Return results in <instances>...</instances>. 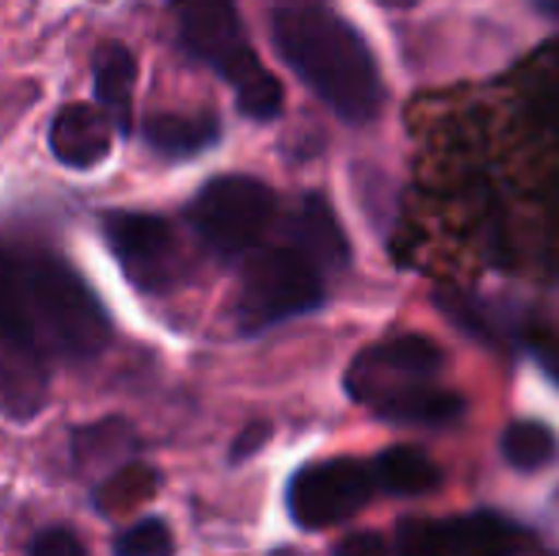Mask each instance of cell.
I'll return each instance as SVG.
<instances>
[{"label":"cell","instance_id":"obj_1","mask_svg":"<svg viewBox=\"0 0 559 556\" xmlns=\"http://www.w3.org/2000/svg\"><path fill=\"white\" fill-rule=\"evenodd\" d=\"M271 35L282 61L346 122H369L381 111L384 84L361 35L320 4L274 8Z\"/></svg>","mask_w":559,"mask_h":556},{"label":"cell","instance_id":"obj_2","mask_svg":"<svg viewBox=\"0 0 559 556\" xmlns=\"http://www.w3.org/2000/svg\"><path fill=\"white\" fill-rule=\"evenodd\" d=\"M15 271H20L31 328L46 355L92 358L107 347V335H111L107 312L99 309V297L73 275V268L53 256L15 252Z\"/></svg>","mask_w":559,"mask_h":556},{"label":"cell","instance_id":"obj_3","mask_svg":"<svg viewBox=\"0 0 559 556\" xmlns=\"http://www.w3.org/2000/svg\"><path fill=\"white\" fill-rule=\"evenodd\" d=\"M46 404V351L23 305L15 252H0V412L31 419Z\"/></svg>","mask_w":559,"mask_h":556},{"label":"cell","instance_id":"obj_4","mask_svg":"<svg viewBox=\"0 0 559 556\" xmlns=\"http://www.w3.org/2000/svg\"><path fill=\"white\" fill-rule=\"evenodd\" d=\"M324 297V279L320 268L301 256L294 245L282 248H259L243 263L240 279V297H236V309H240V324L248 332L266 324H278L297 312H309Z\"/></svg>","mask_w":559,"mask_h":556},{"label":"cell","instance_id":"obj_5","mask_svg":"<svg viewBox=\"0 0 559 556\" xmlns=\"http://www.w3.org/2000/svg\"><path fill=\"white\" fill-rule=\"evenodd\" d=\"M274 222V191L251 176H217L191 202V225L214 252L240 256Z\"/></svg>","mask_w":559,"mask_h":556},{"label":"cell","instance_id":"obj_6","mask_svg":"<svg viewBox=\"0 0 559 556\" xmlns=\"http://www.w3.org/2000/svg\"><path fill=\"white\" fill-rule=\"evenodd\" d=\"M442 366V351L423 335H396V340L369 347L354 358L346 374V389L358 404L381 409L384 401L407 393L415 386H427Z\"/></svg>","mask_w":559,"mask_h":556},{"label":"cell","instance_id":"obj_7","mask_svg":"<svg viewBox=\"0 0 559 556\" xmlns=\"http://www.w3.org/2000/svg\"><path fill=\"white\" fill-rule=\"evenodd\" d=\"M369 496H373V476L366 465L346 458L320 461V465H305L289 481V514L297 527L324 530L361 511Z\"/></svg>","mask_w":559,"mask_h":556},{"label":"cell","instance_id":"obj_8","mask_svg":"<svg viewBox=\"0 0 559 556\" xmlns=\"http://www.w3.org/2000/svg\"><path fill=\"white\" fill-rule=\"evenodd\" d=\"M104 237L118 268L138 289L160 294L179 279V240L171 225L156 214H107Z\"/></svg>","mask_w":559,"mask_h":556},{"label":"cell","instance_id":"obj_9","mask_svg":"<svg viewBox=\"0 0 559 556\" xmlns=\"http://www.w3.org/2000/svg\"><path fill=\"white\" fill-rule=\"evenodd\" d=\"M176 20H179V38H183L187 50L194 58L210 61L222 76L251 50L243 43L240 15L228 4H183L176 12Z\"/></svg>","mask_w":559,"mask_h":556},{"label":"cell","instance_id":"obj_10","mask_svg":"<svg viewBox=\"0 0 559 556\" xmlns=\"http://www.w3.org/2000/svg\"><path fill=\"white\" fill-rule=\"evenodd\" d=\"M50 149L69 168H92V164H99L111 153V122L96 107L69 104L53 115Z\"/></svg>","mask_w":559,"mask_h":556},{"label":"cell","instance_id":"obj_11","mask_svg":"<svg viewBox=\"0 0 559 556\" xmlns=\"http://www.w3.org/2000/svg\"><path fill=\"white\" fill-rule=\"evenodd\" d=\"M289 237H294L297 252L309 256L317 268H343V263L350 260V248H346L343 229H338L332 206H328L320 194L301 199L294 222H289Z\"/></svg>","mask_w":559,"mask_h":556},{"label":"cell","instance_id":"obj_12","mask_svg":"<svg viewBox=\"0 0 559 556\" xmlns=\"http://www.w3.org/2000/svg\"><path fill=\"white\" fill-rule=\"evenodd\" d=\"M522 534L502 514H461L445 522V556H514Z\"/></svg>","mask_w":559,"mask_h":556},{"label":"cell","instance_id":"obj_13","mask_svg":"<svg viewBox=\"0 0 559 556\" xmlns=\"http://www.w3.org/2000/svg\"><path fill=\"white\" fill-rule=\"evenodd\" d=\"M133 84H138V61L122 43H104L96 50V96L99 104L111 111L115 127L130 130V104H133Z\"/></svg>","mask_w":559,"mask_h":556},{"label":"cell","instance_id":"obj_14","mask_svg":"<svg viewBox=\"0 0 559 556\" xmlns=\"http://www.w3.org/2000/svg\"><path fill=\"white\" fill-rule=\"evenodd\" d=\"M145 138L168 156H194L217 141L214 115H153L145 122Z\"/></svg>","mask_w":559,"mask_h":556},{"label":"cell","instance_id":"obj_15","mask_svg":"<svg viewBox=\"0 0 559 556\" xmlns=\"http://www.w3.org/2000/svg\"><path fill=\"white\" fill-rule=\"evenodd\" d=\"M377 476L389 492L396 496H427V492L438 488L442 473L438 465L427 458V450L419 446H389L377 461Z\"/></svg>","mask_w":559,"mask_h":556},{"label":"cell","instance_id":"obj_16","mask_svg":"<svg viewBox=\"0 0 559 556\" xmlns=\"http://www.w3.org/2000/svg\"><path fill=\"white\" fill-rule=\"evenodd\" d=\"M225 81L236 88V104L251 119H274L282 111V84L274 81V73H266L263 61L255 58V50L243 54L225 73Z\"/></svg>","mask_w":559,"mask_h":556},{"label":"cell","instance_id":"obj_17","mask_svg":"<svg viewBox=\"0 0 559 556\" xmlns=\"http://www.w3.org/2000/svg\"><path fill=\"white\" fill-rule=\"evenodd\" d=\"M464 412V401L456 393H449V389H438L435 381H427V386H415L407 389V393L392 397V401H384L381 409H377V416L381 419H396V423H449L456 419Z\"/></svg>","mask_w":559,"mask_h":556},{"label":"cell","instance_id":"obj_18","mask_svg":"<svg viewBox=\"0 0 559 556\" xmlns=\"http://www.w3.org/2000/svg\"><path fill=\"white\" fill-rule=\"evenodd\" d=\"M138 450V438H133L130 423L122 419H104L92 423V427H81L73 435V458L76 469H99L111 465V461H126V453ZM130 465V461H126Z\"/></svg>","mask_w":559,"mask_h":556},{"label":"cell","instance_id":"obj_19","mask_svg":"<svg viewBox=\"0 0 559 556\" xmlns=\"http://www.w3.org/2000/svg\"><path fill=\"white\" fill-rule=\"evenodd\" d=\"M148 496H156V469H148L145 461H130V465L115 469L96 488V507L107 514H118L145 504Z\"/></svg>","mask_w":559,"mask_h":556},{"label":"cell","instance_id":"obj_20","mask_svg":"<svg viewBox=\"0 0 559 556\" xmlns=\"http://www.w3.org/2000/svg\"><path fill=\"white\" fill-rule=\"evenodd\" d=\"M552 450H556V438L545 423H510L502 430V458H507L510 469H545L552 461Z\"/></svg>","mask_w":559,"mask_h":556},{"label":"cell","instance_id":"obj_21","mask_svg":"<svg viewBox=\"0 0 559 556\" xmlns=\"http://www.w3.org/2000/svg\"><path fill=\"white\" fill-rule=\"evenodd\" d=\"M400 556H445V522L435 519H404L396 530Z\"/></svg>","mask_w":559,"mask_h":556},{"label":"cell","instance_id":"obj_22","mask_svg":"<svg viewBox=\"0 0 559 556\" xmlns=\"http://www.w3.org/2000/svg\"><path fill=\"white\" fill-rule=\"evenodd\" d=\"M115 549L122 556H171V534L160 519H145L126 530Z\"/></svg>","mask_w":559,"mask_h":556},{"label":"cell","instance_id":"obj_23","mask_svg":"<svg viewBox=\"0 0 559 556\" xmlns=\"http://www.w3.org/2000/svg\"><path fill=\"white\" fill-rule=\"evenodd\" d=\"M31 556H88V553H84V545L69 530H46V534L35 537Z\"/></svg>","mask_w":559,"mask_h":556},{"label":"cell","instance_id":"obj_24","mask_svg":"<svg viewBox=\"0 0 559 556\" xmlns=\"http://www.w3.org/2000/svg\"><path fill=\"white\" fill-rule=\"evenodd\" d=\"M335 556H389V542H384L381 534L361 530V534L343 537V545L335 549Z\"/></svg>","mask_w":559,"mask_h":556},{"label":"cell","instance_id":"obj_25","mask_svg":"<svg viewBox=\"0 0 559 556\" xmlns=\"http://www.w3.org/2000/svg\"><path fill=\"white\" fill-rule=\"evenodd\" d=\"M266 438H271V427H266V423H251V427H243V435L233 442V461H248L251 453L266 442Z\"/></svg>","mask_w":559,"mask_h":556}]
</instances>
